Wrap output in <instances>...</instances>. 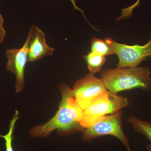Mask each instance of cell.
Here are the masks:
<instances>
[{
    "label": "cell",
    "mask_w": 151,
    "mask_h": 151,
    "mask_svg": "<svg viewBox=\"0 0 151 151\" xmlns=\"http://www.w3.org/2000/svg\"><path fill=\"white\" fill-rule=\"evenodd\" d=\"M82 139L89 142L105 135L116 137L123 143L127 151H132L128 138L122 127V112L108 115L92 126L83 130Z\"/></svg>",
    "instance_id": "cell-4"
},
{
    "label": "cell",
    "mask_w": 151,
    "mask_h": 151,
    "mask_svg": "<svg viewBox=\"0 0 151 151\" xmlns=\"http://www.w3.org/2000/svg\"><path fill=\"white\" fill-rule=\"evenodd\" d=\"M19 118V112L18 111H16L10 123L9 127V129L8 133L6 135H0V137L4 138L5 140L6 151H14L12 146L13 134L16 123L18 120Z\"/></svg>",
    "instance_id": "cell-12"
},
{
    "label": "cell",
    "mask_w": 151,
    "mask_h": 151,
    "mask_svg": "<svg viewBox=\"0 0 151 151\" xmlns=\"http://www.w3.org/2000/svg\"><path fill=\"white\" fill-rule=\"evenodd\" d=\"M72 90L76 100L84 111L107 89L102 78H97L89 73L77 80Z\"/></svg>",
    "instance_id": "cell-6"
},
{
    "label": "cell",
    "mask_w": 151,
    "mask_h": 151,
    "mask_svg": "<svg viewBox=\"0 0 151 151\" xmlns=\"http://www.w3.org/2000/svg\"><path fill=\"white\" fill-rule=\"evenodd\" d=\"M87 63L90 73L94 74L101 71L102 66L106 61L105 56L90 51L83 56Z\"/></svg>",
    "instance_id": "cell-10"
},
{
    "label": "cell",
    "mask_w": 151,
    "mask_h": 151,
    "mask_svg": "<svg viewBox=\"0 0 151 151\" xmlns=\"http://www.w3.org/2000/svg\"><path fill=\"white\" fill-rule=\"evenodd\" d=\"M151 72L147 67L107 69L100 76L108 91L117 94L134 89L151 91Z\"/></svg>",
    "instance_id": "cell-2"
},
{
    "label": "cell",
    "mask_w": 151,
    "mask_h": 151,
    "mask_svg": "<svg viewBox=\"0 0 151 151\" xmlns=\"http://www.w3.org/2000/svg\"><path fill=\"white\" fill-rule=\"evenodd\" d=\"M28 35L30 39L28 52V62H34L46 56L53 54L55 49L47 43L45 33L36 26L33 25Z\"/></svg>",
    "instance_id": "cell-8"
},
{
    "label": "cell",
    "mask_w": 151,
    "mask_h": 151,
    "mask_svg": "<svg viewBox=\"0 0 151 151\" xmlns=\"http://www.w3.org/2000/svg\"><path fill=\"white\" fill-rule=\"evenodd\" d=\"M140 1L141 0H137L133 5L127 8L123 9L122 10V15L118 19V20H120L122 19L126 18L131 16L133 10L139 5Z\"/></svg>",
    "instance_id": "cell-13"
},
{
    "label": "cell",
    "mask_w": 151,
    "mask_h": 151,
    "mask_svg": "<svg viewBox=\"0 0 151 151\" xmlns=\"http://www.w3.org/2000/svg\"><path fill=\"white\" fill-rule=\"evenodd\" d=\"M70 1L71 2V3H72V4H73V6H74V9H75L78 10L80 11V12L82 13V14H83V12L81 11V10L80 9H79L77 6H76V4L75 0H70Z\"/></svg>",
    "instance_id": "cell-15"
},
{
    "label": "cell",
    "mask_w": 151,
    "mask_h": 151,
    "mask_svg": "<svg viewBox=\"0 0 151 151\" xmlns=\"http://www.w3.org/2000/svg\"><path fill=\"white\" fill-rule=\"evenodd\" d=\"M129 105L128 98L106 90L84 111L80 124L83 129L92 126L103 117L121 111Z\"/></svg>",
    "instance_id": "cell-3"
},
{
    "label": "cell",
    "mask_w": 151,
    "mask_h": 151,
    "mask_svg": "<svg viewBox=\"0 0 151 151\" xmlns=\"http://www.w3.org/2000/svg\"><path fill=\"white\" fill-rule=\"evenodd\" d=\"M4 18L0 12V44L4 42L6 34V32L4 27Z\"/></svg>",
    "instance_id": "cell-14"
},
{
    "label": "cell",
    "mask_w": 151,
    "mask_h": 151,
    "mask_svg": "<svg viewBox=\"0 0 151 151\" xmlns=\"http://www.w3.org/2000/svg\"><path fill=\"white\" fill-rule=\"evenodd\" d=\"M91 51L103 56L114 54L113 49L105 40L94 37L91 43Z\"/></svg>",
    "instance_id": "cell-11"
},
{
    "label": "cell",
    "mask_w": 151,
    "mask_h": 151,
    "mask_svg": "<svg viewBox=\"0 0 151 151\" xmlns=\"http://www.w3.org/2000/svg\"><path fill=\"white\" fill-rule=\"evenodd\" d=\"M119 58L117 68L137 67L146 58L151 55V40L143 46H133L116 42L111 38H106L105 40Z\"/></svg>",
    "instance_id": "cell-5"
},
{
    "label": "cell",
    "mask_w": 151,
    "mask_h": 151,
    "mask_svg": "<svg viewBox=\"0 0 151 151\" xmlns=\"http://www.w3.org/2000/svg\"><path fill=\"white\" fill-rule=\"evenodd\" d=\"M30 37L27 38L21 48L7 50L5 56L7 59L6 70L15 74V88L17 93L21 92L24 87V70L27 61Z\"/></svg>",
    "instance_id": "cell-7"
},
{
    "label": "cell",
    "mask_w": 151,
    "mask_h": 151,
    "mask_svg": "<svg viewBox=\"0 0 151 151\" xmlns=\"http://www.w3.org/2000/svg\"><path fill=\"white\" fill-rule=\"evenodd\" d=\"M146 149L147 151H151V144H149L146 146Z\"/></svg>",
    "instance_id": "cell-16"
},
{
    "label": "cell",
    "mask_w": 151,
    "mask_h": 151,
    "mask_svg": "<svg viewBox=\"0 0 151 151\" xmlns=\"http://www.w3.org/2000/svg\"><path fill=\"white\" fill-rule=\"evenodd\" d=\"M59 89L62 99L57 112L48 122L31 130L32 137H46L55 130L65 135L84 130L80 124L84 111L76 100L72 89L64 83L60 84Z\"/></svg>",
    "instance_id": "cell-1"
},
{
    "label": "cell",
    "mask_w": 151,
    "mask_h": 151,
    "mask_svg": "<svg viewBox=\"0 0 151 151\" xmlns=\"http://www.w3.org/2000/svg\"><path fill=\"white\" fill-rule=\"evenodd\" d=\"M127 122L132 125L135 132L145 137L151 143V123L143 121L133 115L128 118Z\"/></svg>",
    "instance_id": "cell-9"
}]
</instances>
